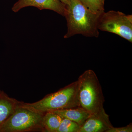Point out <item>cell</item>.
Returning <instances> with one entry per match:
<instances>
[{
    "label": "cell",
    "mask_w": 132,
    "mask_h": 132,
    "mask_svg": "<svg viewBox=\"0 0 132 132\" xmlns=\"http://www.w3.org/2000/svg\"><path fill=\"white\" fill-rule=\"evenodd\" d=\"M21 105L43 114L80 106L78 80L57 92L47 95L36 102L28 103L21 101Z\"/></svg>",
    "instance_id": "2"
},
{
    "label": "cell",
    "mask_w": 132,
    "mask_h": 132,
    "mask_svg": "<svg viewBox=\"0 0 132 132\" xmlns=\"http://www.w3.org/2000/svg\"><path fill=\"white\" fill-rule=\"evenodd\" d=\"M63 118L54 112L50 111L44 114L43 126L44 132H56Z\"/></svg>",
    "instance_id": "10"
},
{
    "label": "cell",
    "mask_w": 132,
    "mask_h": 132,
    "mask_svg": "<svg viewBox=\"0 0 132 132\" xmlns=\"http://www.w3.org/2000/svg\"><path fill=\"white\" fill-rule=\"evenodd\" d=\"M80 106L91 114L104 108L105 99L101 85L94 71H85L78 80Z\"/></svg>",
    "instance_id": "3"
},
{
    "label": "cell",
    "mask_w": 132,
    "mask_h": 132,
    "mask_svg": "<svg viewBox=\"0 0 132 132\" xmlns=\"http://www.w3.org/2000/svg\"><path fill=\"white\" fill-rule=\"evenodd\" d=\"M28 6L35 7L39 9L50 10L64 16L66 5L60 0H19L12 8L16 13L22 9Z\"/></svg>",
    "instance_id": "7"
},
{
    "label": "cell",
    "mask_w": 132,
    "mask_h": 132,
    "mask_svg": "<svg viewBox=\"0 0 132 132\" xmlns=\"http://www.w3.org/2000/svg\"><path fill=\"white\" fill-rule=\"evenodd\" d=\"M104 108L91 114L81 126L79 132H106L113 127Z\"/></svg>",
    "instance_id": "6"
},
{
    "label": "cell",
    "mask_w": 132,
    "mask_h": 132,
    "mask_svg": "<svg viewBox=\"0 0 132 132\" xmlns=\"http://www.w3.org/2000/svg\"><path fill=\"white\" fill-rule=\"evenodd\" d=\"M62 3H64L65 5H68L69 3L70 0H60Z\"/></svg>",
    "instance_id": "14"
},
{
    "label": "cell",
    "mask_w": 132,
    "mask_h": 132,
    "mask_svg": "<svg viewBox=\"0 0 132 132\" xmlns=\"http://www.w3.org/2000/svg\"><path fill=\"white\" fill-rule=\"evenodd\" d=\"M52 112L58 114L63 118L74 121L80 126L91 114L80 106Z\"/></svg>",
    "instance_id": "9"
},
{
    "label": "cell",
    "mask_w": 132,
    "mask_h": 132,
    "mask_svg": "<svg viewBox=\"0 0 132 132\" xmlns=\"http://www.w3.org/2000/svg\"><path fill=\"white\" fill-rule=\"evenodd\" d=\"M80 127L74 121L63 118L56 132H79Z\"/></svg>",
    "instance_id": "12"
},
{
    "label": "cell",
    "mask_w": 132,
    "mask_h": 132,
    "mask_svg": "<svg viewBox=\"0 0 132 132\" xmlns=\"http://www.w3.org/2000/svg\"><path fill=\"white\" fill-rule=\"evenodd\" d=\"M21 102L2 91L0 93V126L13 113Z\"/></svg>",
    "instance_id": "8"
},
{
    "label": "cell",
    "mask_w": 132,
    "mask_h": 132,
    "mask_svg": "<svg viewBox=\"0 0 132 132\" xmlns=\"http://www.w3.org/2000/svg\"><path fill=\"white\" fill-rule=\"evenodd\" d=\"M0 126V132H44L40 113L21 105Z\"/></svg>",
    "instance_id": "4"
},
{
    "label": "cell",
    "mask_w": 132,
    "mask_h": 132,
    "mask_svg": "<svg viewBox=\"0 0 132 132\" xmlns=\"http://www.w3.org/2000/svg\"><path fill=\"white\" fill-rule=\"evenodd\" d=\"M101 14L91 12L79 0H70L66 5L64 16L67 22L68 30L64 38L67 39L77 34L98 37V24Z\"/></svg>",
    "instance_id": "1"
},
{
    "label": "cell",
    "mask_w": 132,
    "mask_h": 132,
    "mask_svg": "<svg viewBox=\"0 0 132 132\" xmlns=\"http://www.w3.org/2000/svg\"><path fill=\"white\" fill-rule=\"evenodd\" d=\"M2 90H1V89H0V93H1V92H2Z\"/></svg>",
    "instance_id": "15"
},
{
    "label": "cell",
    "mask_w": 132,
    "mask_h": 132,
    "mask_svg": "<svg viewBox=\"0 0 132 132\" xmlns=\"http://www.w3.org/2000/svg\"><path fill=\"white\" fill-rule=\"evenodd\" d=\"M98 29L116 34L132 42V15L113 10L104 12L100 16Z\"/></svg>",
    "instance_id": "5"
},
{
    "label": "cell",
    "mask_w": 132,
    "mask_h": 132,
    "mask_svg": "<svg viewBox=\"0 0 132 132\" xmlns=\"http://www.w3.org/2000/svg\"><path fill=\"white\" fill-rule=\"evenodd\" d=\"M84 6L94 13L101 14L104 12L105 0H79Z\"/></svg>",
    "instance_id": "11"
},
{
    "label": "cell",
    "mask_w": 132,
    "mask_h": 132,
    "mask_svg": "<svg viewBox=\"0 0 132 132\" xmlns=\"http://www.w3.org/2000/svg\"><path fill=\"white\" fill-rule=\"evenodd\" d=\"M131 123L125 127H113L106 132H132Z\"/></svg>",
    "instance_id": "13"
}]
</instances>
